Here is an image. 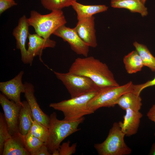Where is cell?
Wrapping results in <instances>:
<instances>
[{
    "label": "cell",
    "instance_id": "cell-1",
    "mask_svg": "<svg viewBox=\"0 0 155 155\" xmlns=\"http://www.w3.org/2000/svg\"><path fill=\"white\" fill-rule=\"evenodd\" d=\"M69 71L90 78L100 89L119 85L107 65L92 56L76 58Z\"/></svg>",
    "mask_w": 155,
    "mask_h": 155
},
{
    "label": "cell",
    "instance_id": "cell-2",
    "mask_svg": "<svg viewBox=\"0 0 155 155\" xmlns=\"http://www.w3.org/2000/svg\"><path fill=\"white\" fill-rule=\"evenodd\" d=\"M49 117L48 137L44 144L52 154L55 150L58 149L65 139L80 130L78 126L84 121V119L83 117L73 121L64 119L60 120L57 119L55 112L52 113Z\"/></svg>",
    "mask_w": 155,
    "mask_h": 155
},
{
    "label": "cell",
    "instance_id": "cell-3",
    "mask_svg": "<svg viewBox=\"0 0 155 155\" xmlns=\"http://www.w3.org/2000/svg\"><path fill=\"white\" fill-rule=\"evenodd\" d=\"M27 20L30 26L34 28L36 34L45 39L49 38L58 28L67 22L61 9L53 10L46 15L32 10Z\"/></svg>",
    "mask_w": 155,
    "mask_h": 155
},
{
    "label": "cell",
    "instance_id": "cell-4",
    "mask_svg": "<svg viewBox=\"0 0 155 155\" xmlns=\"http://www.w3.org/2000/svg\"><path fill=\"white\" fill-rule=\"evenodd\" d=\"M97 91L91 92L58 102L52 103L49 104V106L61 111L64 115L63 119L65 120H78L85 115L94 113L89 108L88 104Z\"/></svg>",
    "mask_w": 155,
    "mask_h": 155
},
{
    "label": "cell",
    "instance_id": "cell-5",
    "mask_svg": "<svg viewBox=\"0 0 155 155\" xmlns=\"http://www.w3.org/2000/svg\"><path fill=\"white\" fill-rule=\"evenodd\" d=\"M123 132L118 122H115L110 129L107 137L102 142L94 145L100 155H127L132 150L125 143Z\"/></svg>",
    "mask_w": 155,
    "mask_h": 155
},
{
    "label": "cell",
    "instance_id": "cell-6",
    "mask_svg": "<svg viewBox=\"0 0 155 155\" xmlns=\"http://www.w3.org/2000/svg\"><path fill=\"white\" fill-rule=\"evenodd\" d=\"M133 84L130 81L121 86L100 89L89 101L88 106L94 112L102 107H113L117 99L124 94L133 90Z\"/></svg>",
    "mask_w": 155,
    "mask_h": 155
},
{
    "label": "cell",
    "instance_id": "cell-7",
    "mask_svg": "<svg viewBox=\"0 0 155 155\" xmlns=\"http://www.w3.org/2000/svg\"><path fill=\"white\" fill-rule=\"evenodd\" d=\"M56 78L65 86L71 98L78 97L93 91H97L100 88L90 79L83 76L71 73L53 71Z\"/></svg>",
    "mask_w": 155,
    "mask_h": 155
},
{
    "label": "cell",
    "instance_id": "cell-8",
    "mask_svg": "<svg viewBox=\"0 0 155 155\" xmlns=\"http://www.w3.org/2000/svg\"><path fill=\"white\" fill-rule=\"evenodd\" d=\"M53 34L67 42L71 49L77 54L88 56L90 47L81 39L73 28L63 25L58 28Z\"/></svg>",
    "mask_w": 155,
    "mask_h": 155
},
{
    "label": "cell",
    "instance_id": "cell-9",
    "mask_svg": "<svg viewBox=\"0 0 155 155\" xmlns=\"http://www.w3.org/2000/svg\"><path fill=\"white\" fill-rule=\"evenodd\" d=\"M0 104L4 112L5 118L11 135L18 132V119L21 104L9 100L3 94H0Z\"/></svg>",
    "mask_w": 155,
    "mask_h": 155
},
{
    "label": "cell",
    "instance_id": "cell-10",
    "mask_svg": "<svg viewBox=\"0 0 155 155\" xmlns=\"http://www.w3.org/2000/svg\"><path fill=\"white\" fill-rule=\"evenodd\" d=\"M24 72L21 71L13 79L0 82V90L9 100L16 103L21 104L20 95L25 91L24 84L22 82Z\"/></svg>",
    "mask_w": 155,
    "mask_h": 155
},
{
    "label": "cell",
    "instance_id": "cell-11",
    "mask_svg": "<svg viewBox=\"0 0 155 155\" xmlns=\"http://www.w3.org/2000/svg\"><path fill=\"white\" fill-rule=\"evenodd\" d=\"M25 15L20 18L18 25L13 30L12 34L16 40V48L20 51L22 62L24 64L31 65L26 48L27 38L29 34L30 25Z\"/></svg>",
    "mask_w": 155,
    "mask_h": 155
},
{
    "label": "cell",
    "instance_id": "cell-12",
    "mask_svg": "<svg viewBox=\"0 0 155 155\" xmlns=\"http://www.w3.org/2000/svg\"><path fill=\"white\" fill-rule=\"evenodd\" d=\"M95 18L93 16L78 21L73 28L76 33L90 47L95 48L97 45L95 29Z\"/></svg>",
    "mask_w": 155,
    "mask_h": 155
},
{
    "label": "cell",
    "instance_id": "cell-13",
    "mask_svg": "<svg viewBox=\"0 0 155 155\" xmlns=\"http://www.w3.org/2000/svg\"><path fill=\"white\" fill-rule=\"evenodd\" d=\"M25 91L24 97L31 109L34 120L49 128L50 117L41 109L34 95V87L32 84L26 82L24 83Z\"/></svg>",
    "mask_w": 155,
    "mask_h": 155
},
{
    "label": "cell",
    "instance_id": "cell-14",
    "mask_svg": "<svg viewBox=\"0 0 155 155\" xmlns=\"http://www.w3.org/2000/svg\"><path fill=\"white\" fill-rule=\"evenodd\" d=\"M28 38L29 42L27 50L28 56L32 64L34 57L38 56L41 60V56L42 51L46 48H54L56 42L50 38L45 39L37 34H31L29 33Z\"/></svg>",
    "mask_w": 155,
    "mask_h": 155
},
{
    "label": "cell",
    "instance_id": "cell-15",
    "mask_svg": "<svg viewBox=\"0 0 155 155\" xmlns=\"http://www.w3.org/2000/svg\"><path fill=\"white\" fill-rule=\"evenodd\" d=\"M125 111L123 121L118 123L125 136L129 137L136 134L138 130L142 114L139 111L130 109Z\"/></svg>",
    "mask_w": 155,
    "mask_h": 155
},
{
    "label": "cell",
    "instance_id": "cell-16",
    "mask_svg": "<svg viewBox=\"0 0 155 155\" xmlns=\"http://www.w3.org/2000/svg\"><path fill=\"white\" fill-rule=\"evenodd\" d=\"M26 148L22 137L18 132L5 142L2 155H30Z\"/></svg>",
    "mask_w": 155,
    "mask_h": 155
},
{
    "label": "cell",
    "instance_id": "cell-17",
    "mask_svg": "<svg viewBox=\"0 0 155 155\" xmlns=\"http://www.w3.org/2000/svg\"><path fill=\"white\" fill-rule=\"evenodd\" d=\"M34 119L30 107L26 101L22 102L18 119V132L22 135L27 134Z\"/></svg>",
    "mask_w": 155,
    "mask_h": 155
},
{
    "label": "cell",
    "instance_id": "cell-18",
    "mask_svg": "<svg viewBox=\"0 0 155 155\" xmlns=\"http://www.w3.org/2000/svg\"><path fill=\"white\" fill-rule=\"evenodd\" d=\"M71 6L76 12L78 21L92 17L95 14L106 11L108 7L104 5H84L74 1Z\"/></svg>",
    "mask_w": 155,
    "mask_h": 155
},
{
    "label": "cell",
    "instance_id": "cell-19",
    "mask_svg": "<svg viewBox=\"0 0 155 155\" xmlns=\"http://www.w3.org/2000/svg\"><path fill=\"white\" fill-rule=\"evenodd\" d=\"M142 100L140 95L133 91L122 95L117 99L115 104L123 110L130 109L139 111L142 105Z\"/></svg>",
    "mask_w": 155,
    "mask_h": 155
},
{
    "label": "cell",
    "instance_id": "cell-20",
    "mask_svg": "<svg viewBox=\"0 0 155 155\" xmlns=\"http://www.w3.org/2000/svg\"><path fill=\"white\" fill-rule=\"evenodd\" d=\"M111 5L115 8H125L133 13H138L142 17L148 14L147 8L140 0H111Z\"/></svg>",
    "mask_w": 155,
    "mask_h": 155
},
{
    "label": "cell",
    "instance_id": "cell-21",
    "mask_svg": "<svg viewBox=\"0 0 155 155\" xmlns=\"http://www.w3.org/2000/svg\"><path fill=\"white\" fill-rule=\"evenodd\" d=\"M123 62L127 72L129 74L140 71L144 66L140 57L135 50L125 56Z\"/></svg>",
    "mask_w": 155,
    "mask_h": 155
},
{
    "label": "cell",
    "instance_id": "cell-22",
    "mask_svg": "<svg viewBox=\"0 0 155 155\" xmlns=\"http://www.w3.org/2000/svg\"><path fill=\"white\" fill-rule=\"evenodd\" d=\"M135 50L140 57L144 66L148 67L152 71H155V57L151 53L147 46L136 41L133 43Z\"/></svg>",
    "mask_w": 155,
    "mask_h": 155
},
{
    "label": "cell",
    "instance_id": "cell-23",
    "mask_svg": "<svg viewBox=\"0 0 155 155\" xmlns=\"http://www.w3.org/2000/svg\"><path fill=\"white\" fill-rule=\"evenodd\" d=\"M22 137L26 148L31 155H35L38 150L44 144L29 131L25 135H22Z\"/></svg>",
    "mask_w": 155,
    "mask_h": 155
},
{
    "label": "cell",
    "instance_id": "cell-24",
    "mask_svg": "<svg viewBox=\"0 0 155 155\" xmlns=\"http://www.w3.org/2000/svg\"><path fill=\"white\" fill-rule=\"evenodd\" d=\"M29 131L43 142L45 143L46 141L49 128L36 121L34 120Z\"/></svg>",
    "mask_w": 155,
    "mask_h": 155
},
{
    "label": "cell",
    "instance_id": "cell-25",
    "mask_svg": "<svg viewBox=\"0 0 155 155\" xmlns=\"http://www.w3.org/2000/svg\"><path fill=\"white\" fill-rule=\"evenodd\" d=\"M12 135L8 130L4 114L0 113V155H2L5 142Z\"/></svg>",
    "mask_w": 155,
    "mask_h": 155
},
{
    "label": "cell",
    "instance_id": "cell-26",
    "mask_svg": "<svg viewBox=\"0 0 155 155\" xmlns=\"http://www.w3.org/2000/svg\"><path fill=\"white\" fill-rule=\"evenodd\" d=\"M70 141L68 140L60 145L58 149L59 155H71L76 151L77 143H74L70 146Z\"/></svg>",
    "mask_w": 155,
    "mask_h": 155
},
{
    "label": "cell",
    "instance_id": "cell-27",
    "mask_svg": "<svg viewBox=\"0 0 155 155\" xmlns=\"http://www.w3.org/2000/svg\"><path fill=\"white\" fill-rule=\"evenodd\" d=\"M41 3L46 9L52 11L63 8L61 0H41Z\"/></svg>",
    "mask_w": 155,
    "mask_h": 155
},
{
    "label": "cell",
    "instance_id": "cell-28",
    "mask_svg": "<svg viewBox=\"0 0 155 155\" xmlns=\"http://www.w3.org/2000/svg\"><path fill=\"white\" fill-rule=\"evenodd\" d=\"M155 86V77L152 80H148L142 84H133V92L140 95L141 92L145 88L151 86Z\"/></svg>",
    "mask_w": 155,
    "mask_h": 155
},
{
    "label": "cell",
    "instance_id": "cell-29",
    "mask_svg": "<svg viewBox=\"0 0 155 155\" xmlns=\"http://www.w3.org/2000/svg\"><path fill=\"white\" fill-rule=\"evenodd\" d=\"M17 5L14 0H0V14L8 9Z\"/></svg>",
    "mask_w": 155,
    "mask_h": 155
},
{
    "label": "cell",
    "instance_id": "cell-30",
    "mask_svg": "<svg viewBox=\"0 0 155 155\" xmlns=\"http://www.w3.org/2000/svg\"><path fill=\"white\" fill-rule=\"evenodd\" d=\"M48 148L44 143L38 150L35 155H50Z\"/></svg>",
    "mask_w": 155,
    "mask_h": 155
},
{
    "label": "cell",
    "instance_id": "cell-31",
    "mask_svg": "<svg viewBox=\"0 0 155 155\" xmlns=\"http://www.w3.org/2000/svg\"><path fill=\"white\" fill-rule=\"evenodd\" d=\"M148 119L154 122L155 124V104L150 109L146 115ZM155 137V133L154 134Z\"/></svg>",
    "mask_w": 155,
    "mask_h": 155
},
{
    "label": "cell",
    "instance_id": "cell-32",
    "mask_svg": "<svg viewBox=\"0 0 155 155\" xmlns=\"http://www.w3.org/2000/svg\"><path fill=\"white\" fill-rule=\"evenodd\" d=\"M77 0H61L63 8L71 6L72 2L76 1Z\"/></svg>",
    "mask_w": 155,
    "mask_h": 155
},
{
    "label": "cell",
    "instance_id": "cell-33",
    "mask_svg": "<svg viewBox=\"0 0 155 155\" xmlns=\"http://www.w3.org/2000/svg\"><path fill=\"white\" fill-rule=\"evenodd\" d=\"M149 154L151 155H155V142L152 145L150 149Z\"/></svg>",
    "mask_w": 155,
    "mask_h": 155
},
{
    "label": "cell",
    "instance_id": "cell-34",
    "mask_svg": "<svg viewBox=\"0 0 155 155\" xmlns=\"http://www.w3.org/2000/svg\"><path fill=\"white\" fill-rule=\"evenodd\" d=\"M52 155H59V151L58 149L55 150L52 153Z\"/></svg>",
    "mask_w": 155,
    "mask_h": 155
},
{
    "label": "cell",
    "instance_id": "cell-35",
    "mask_svg": "<svg viewBox=\"0 0 155 155\" xmlns=\"http://www.w3.org/2000/svg\"><path fill=\"white\" fill-rule=\"evenodd\" d=\"M144 4L146 0H140Z\"/></svg>",
    "mask_w": 155,
    "mask_h": 155
}]
</instances>
